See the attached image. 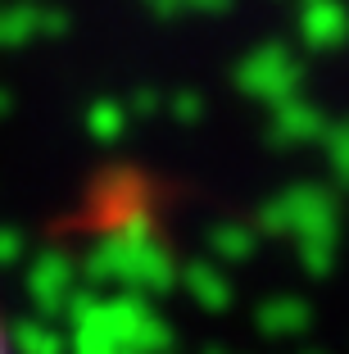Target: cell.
I'll return each mask as SVG.
<instances>
[{"label":"cell","instance_id":"obj_1","mask_svg":"<svg viewBox=\"0 0 349 354\" xmlns=\"http://www.w3.org/2000/svg\"><path fill=\"white\" fill-rule=\"evenodd\" d=\"M0 354H14V345H10V332H5V318H0Z\"/></svg>","mask_w":349,"mask_h":354}]
</instances>
